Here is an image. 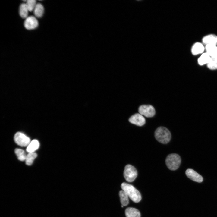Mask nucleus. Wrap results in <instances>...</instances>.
Instances as JSON below:
<instances>
[{"label":"nucleus","mask_w":217,"mask_h":217,"mask_svg":"<svg viewBox=\"0 0 217 217\" xmlns=\"http://www.w3.org/2000/svg\"><path fill=\"white\" fill-rule=\"evenodd\" d=\"M121 187L133 202L137 203L141 200V196L140 192L132 185L124 182L121 184Z\"/></svg>","instance_id":"obj_1"},{"label":"nucleus","mask_w":217,"mask_h":217,"mask_svg":"<svg viewBox=\"0 0 217 217\" xmlns=\"http://www.w3.org/2000/svg\"><path fill=\"white\" fill-rule=\"evenodd\" d=\"M155 136L159 142L163 144H166L170 140L171 135L168 129L163 127H160L156 130Z\"/></svg>","instance_id":"obj_2"},{"label":"nucleus","mask_w":217,"mask_h":217,"mask_svg":"<svg viewBox=\"0 0 217 217\" xmlns=\"http://www.w3.org/2000/svg\"><path fill=\"white\" fill-rule=\"evenodd\" d=\"M181 161V158L178 154L172 153L167 156L165 159V163L166 165L169 169L175 170L179 168Z\"/></svg>","instance_id":"obj_3"},{"label":"nucleus","mask_w":217,"mask_h":217,"mask_svg":"<svg viewBox=\"0 0 217 217\" xmlns=\"http://www.w3.org/2000/svg\"><path fill=\"white\" fill-rule=\"evenodd\" d=\"M137 175L136 168L130 165H127L124 168V176L125 180L128 182L133 181Z\"/></svg>","instance_id":"obj_4"},{"label":"nucleus","mask_w":217,"mask_h":217,"mask_svg":"<svg viewBox=\"0 0 217 217\" xmlns=\"http://www.w3.org/2000/svg\"><path fill=\"white\" fill-rule=\"evenodd\" d=\"M14 140L17 144L22 147H27L31 142L29 137L20 132L16 133L14 136Z\"/></svg>","instance_id":"obj_5"},{"label":"nucleus","mask_w":217,"mask_h":217,"mask_svg":"<svg viewBox=\"0 0 217 217\" xmlns=\"http://www.w3.org/2000/svg\"><path fill=\"white\" fill-rule=\"evenodd\" d=\"M138 112L142 115L148 118L153 117L155 114L154 108L149 105H140L139 108Z\"/></svg>","instance_id":"obj_6"},{"label":"nucleus","mask_w":217,"mask_h":217,"mask_svg":"<svg viewBox=\"0 0 217 217\" xmlns=\"http://www.w3.org/2000/svg\"><path fill=\"white\" fill-rule=\"evenodd\" d=\"M131 123L138 126L143 125L145 123V119L140 114L136 113L132 115L129 119Z\"/></svg>","instance_id":"obj_7"},{"label":"nucleus","mask_w":217,"mask_h":217,"mask_svg":"<svg viewBox=\"0 0 217 217\" xmlns=\"http://www.w3.org/2000/svg\"><path fill=\"white\" fill-rule=\"evenodd\" d=\"M38 25V21L33 16L27 17L24 21V26L28 30L33 29L36 28Z\"/></svg>","instance_id":"obj_8"},{"label":"nucleus","mask_w":217,"mask_h":217,"mask_svg":"<svg viewBox=\"0 0 217 217\" xmlns=\"http://www.w3.org/2000/svg\"><path fill=\"white\" fill-rule=\"evenodd\" d=\"M187 177L193 181L201 183L203 181L202 177L193 170L189 168L185 172Z\"/></svg>","instance_id":"obj_9"},{"label":"nucleus","mask_w":217,"mask_h":217,"mask_svg":"<svg viewBox=\"0 0 217 217\" xmlns=\"http://www.w3.org/2000/svg\"><path fill=\"white\" fill-rule=\"evenodd\" d=\"M202 43L197 42L194 43L191 47V52L194 55L202 54L204 53L205 49V46Z\"/></svg>","instance_id":"obj_10"},{"label":"nucleus","mask_w":217,"mask_h":217,"mask_svg":"<svg viewBox=\"0 0 217 217\" xmlns=\"http://www.w3.org/2000/svg\"><path fill=\"white\" fill-rule=\"evenodd\" d=\"M202 43L205 45H217V36L213 34L205 35L202 39Z\"/></svg>","instance_id":"obj_11"},{"label":"nucleus","mask_w":217,"mask_h":217,"mask_svg":"<svg viewBox=\"0 0 217 217\" xmlns=\"http://www.w3.org/2000/svg\"><path fill=\"white\" fill-rule=\"evenodd\" d=\"M126 217H140V213L137 209L133 207H128L125 210Z\"/></svg>","instance_id":"obj_12"},{"label":"nucleus","mask_w":217,"mask_h":217,"mask_svg":"<svg viewBox=\"0 0 217 217\" xmlns=\"http://www.w3.org/2000/svg\"><path fill=\"white\" fill-rule=\"evenodd\" d=\"M39 143L38 140H33L27 146L26 151L29 153L34 152L39 148Z\"/></svg>","instance_id":"obj_13"},{"label":"nucleus","mask_w":217,"mask_h":217,"mask_svg":"<svg viewBox=\"0 0 217 217\" xmlns=\"http://www.w3.org/2000/svg\"><path fill=\"white\" fill-rule=\"evenodd\" d=\"M205 49L211 57L217 55V45H208L205 46Z\"/></svg>","instance_id":"obj_14"},{"label":"nucleus","mask_w":217,"mask_h":217,"mask_svg":"<svg viewBox=\"0 0 217 217\" xmlns=\"http://www.w3.org/2000/svg\"><path fill=\"white\" fill-rule=\"evenodd\" d=\"M211 56L206 52L202 54L197 60L198 64L200 65L207 64L209 61Z\"/></svg>","instance_id":"obj_15"},{"label":"nucleus","mask_w":217,"mask_h":217,"mask_svg":"<svg viewBox=\"0 0 217 217\" xmlns=\"http://www.w3.org/2000/svg\"><path fill=\"white\" fill-rule=\"evenodd\" d=\"M44 9L42 5L40 3H37L33 10L35 16L38 18L41 17L43 14Z\"/></svg>","instance_id":"obj_16"},{"label":"nucleus","mask_w":217,"mask_h":217,"mask_svg":"<svg viewBox=\"0 0 217 217\" xmlns=\"http://www.w3.org/2000/svg\"><path fill=\"white\" fill-rule=\"evenodd\" d=\"M121 203L124 206H127L129 203L128 196L123 190H121L119 192Z\"/></svg>","instance_id":"obj_17"},{"label":"nucleus","mask_w":217,"mask_h":217,"mask_svg":"<svg viewBox=\"0 0 217 217\" xmlns=\"http://www.w3.org/2000/svg\"><path fill=\"white\" fill-rule=\"evenodd\" d=\"M29 10L26 3L21 4L19 8V14L21 17L23 18L27 17Z\"/></svg>","instance_id":"obj_18"},{"label":"nucleus","mask_w":217,"mask_h":217,"mask_svg":"<svg viewBox=\"0 0 217 217\" xmlns=\"http://www.w3.org/2000/svg\"><path fill=\"white\" fill-rule=\"evenodd\" d=\"M208 68L211 70L217 69V55L211 57L210 60L207 64Z\"/></svg>","instance_id":"obj_19"},{"label":"nucleus","mask_w":217,"mask_h":217,"mask_svg":"<svg viewBox=\"0 0 217 217\" xmlns=\"http://www.w3.org/2000/svg\"><path fill=\"white\" fill-rule=\"evenodd\" d=\"M37 154L35 152L29 153L27 155L25 160V162L27 165H31L35 158L37 157Z\"/></svg>","instance_id":"obj_20"},{"label":"nucleus","mask_w":217,"mask_h":217,"mask_svg":"<svg viewBox=\"0 0 217 217\" xmlns=\"http://www.w3.org/2000/svg\"><path fill=\"white\" fill-rule=\"evenodd\" d=\"M15 153L18 159L22 161L25 160L27 155L24 150L20 149H16Z\"/></svg>","instance_id":"obj_21"},{"label":"nucleus","mask_w":217,"mask_h":217,"mask_svg":"<svg viewBox=\"0 0 217 217\" xmlns=\"http://www.w3.org/2000/svg\"><path fill=\"white\" fill-rule=\"evenodd\" d=\"M26 4L29 11L31 12L34 10L36 6V1L35 0H27Z\"/></svg>","instance_id":"obj_22"},{"label":"nucleus","mask_w":217,"mask_h":217,"mask_svg":"<svg viewBox=\"0 0 217 217\" xmlns=\"http://www.w3.org/2000/svg\"><path fill=\"white\" fill-rule=\"evenodd\" d=\"M121 206L122 207H124V206L122 205Z\"/></svg>","instance_id":"obj_23"}]
</instances>
